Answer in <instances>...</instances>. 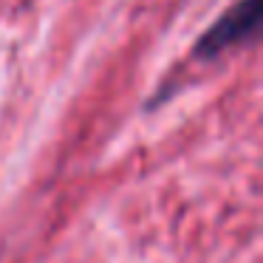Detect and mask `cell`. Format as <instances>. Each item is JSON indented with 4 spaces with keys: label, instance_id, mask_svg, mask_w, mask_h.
<instances>
[{
    "label": "cell",
    "instance_id": "1",
    "mask_svg": "<svg viewBox=\"0 0 263 263\" xmlns=\"http://www.w3.org/2000/svg\"><path fill=\"white\" fill-rule=\"evenodd\" d=\"M263 17L260 0H240L238 6H232L195 46V54L198 57H212V54L223 51V48L235 46V43L246 40L257 31Z\"/></svg>",
    "mask_w": 263,
    "mask_h": 263
}]
</instances>
